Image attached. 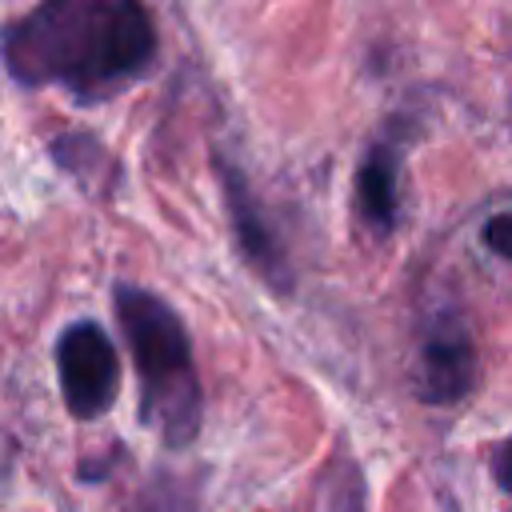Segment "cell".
<instances>
[{
	"instance_id": "6da1fadb",
	"label": "cell",
	"mask_w": 512,
	"mask_h": 512,
	"mask_svg": "<svg viewBox=\"0 0 512 512\" xmlns=\"http://www.w3.org/2000/svg\"><path fill=\"white\" fill-rule=\"evenodd\" d=\"M160 56L144 0H36L0 24V64L28 92H64L92 108L136 88Z\"/></svg>"
},
{
	"instance_id": "7a4b0ae2",
	"label": "cell",
	"mask_w": 512,
	"mask_h": 512,
	"mask_svg": "<svg viewBox=\"0 0 512 512\" xmlns=\"http://www.w3.org/2000/svg\"><path fill=\"white\" fill-rule=\"evenodd\" d=\"M112 308L140 380V424L168 448H188L204 428V384L184 316L152 288L112 284Z\"/></svg>"
},
{
	"instance_id": "3957f363",
	"label": "cell",
	"mask_w": 512,
	"mask_h": 512,
	"mask_svg": "<svg viewBox=\"0 0 512 512\" xmlns=\"http://www.w3.org/2000/svg\"><path fill=\"white\" fill-rule=\"evenodd\" d=\"M56 380L60 396L72 420H100L112 412L120 396V352L104 324L96 320H72L60 328L56 348Z\"/></svg>"
},
{
	"instance_id": "277c9868",
	"label": "cell",
	"mask_w": 512,
	"mask_h": 512,
	"mask_svg": "<svg viewBox=\"0 0 512 512\" xmlns=\"http://www.w3.org/2000/svg\"><path fill=\"white\" fill-rule=\"evenodd\" d=\"M216 180H220V192H224V212H228L240 260L260 276V284L268 292L288 296L296 288V268L288 260V248H284L280 232L272 228V216L256 200L244 168L236 160H228V156H216Z\"/></svg>"
},
{
	"instance_id": "5b68a950",
	"label": "cell",
	"mask_w": 512,
	"mask_h": 512,
	"mask_svg": "<svg viewBox=\"0 0 512 512\" xmlns=\"http://www.w3.org/2000/svg\"><path fill=\"white\" fill-rule=\"evenodd\" d=\"M476 388V340L460 312H436L416 348V396L432 408H452Z\"/></svg>"
},
{
	"instance_id": "8992f818",
	"label": "cell",
	"mask_w": 512,
	"mask_h": 512,
	"mask_svg": "<svg viewBox=\"0 0 512 512\" xmlns=\"http://www.w3.org/2000/svg\"><path fill=\"white\" fill-rule=\"evenodd\" d=\"M400 180H404V144L392 132L376 136L364 148L356 164V180H352L356 216L376 240L392 236L400 224Z\"/></svg>"
},
{
	"instance_id": "52a82bcc",
	"label": "cell",
	"mask_w": 512,
	"mask_h": 512,
	"mask_svg": "<svg viewBox=\"0 0 512 512\" xmlns=\"http://www.w3.org/2000/svg\"><path fill=\"white\" fill-rule=\"evenodd\" d=\"M48 152H52L56 168L68 172V176H72L76 184H84V188L108 192V188L116 184V176H120L116 156H112L96 136H88V132H60V136H52Z\"/></svg>"
},
{
	"instance_id": "ba28073f",
	"label": "cell",
	"mask_w": 512,
	"mask_h": 512,
	"mask_svg": "<svg viewBox=\"0 0 512 512\" xmlns=\"http://www.w3.org/2000/svg\"><path fill=\"white\" fill-rule=\"evenodd\" d=\"M480 244L500 256V260H512V208H500L492 212L484 224H480Z\"/></svg>"
},
{
	"instance_id": "9c48e42d",
	"label": "cell",
	"mask_w": 512,
	"mask_h": 512,
	"mask_svg": "<svg viewBox=\"0 0 512 512\" xmlns=\"http://www.w3.org/2000/svg\"><path fill=\"white\" fill-rule=\"evenodd\" d=\"M488 472H492L496 488L512 496V436H504V440L492 444V452H488Z\"/></svg>"
}]
</instances>
